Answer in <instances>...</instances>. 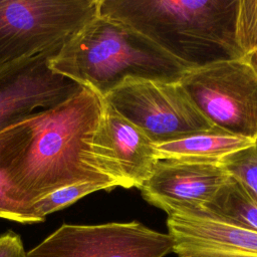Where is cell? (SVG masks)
Returning <instances> with one entry per match:
<instances>
[{
    "mask_svg": "<svg viewBox=\"0 0 257 257\" xmlns=\"http://www.w3.org/2000/svg\"><path fill=\"white\" fill-rule=\"evenodd\" d=\"M0 218L21 223V224H36L41 223L31 213L24 210L18 204H16L10 196V193L3 181L0 174Z\"/></svg>",
    "mask_w": 257,
    "mask_h": 257,
    "instance_id": "cell-17",
    "label": "cell"
},
{
    "mask_svg": "<svg viewBox=\"0 0 257 257\" xmlns=\"http://www.w3.org/2000/svg\"><path fill=\"white\" fill-rule=\"evenodd\" d=\"M255 144L254 140L218 126L198 131L155 144L158 160L216 164Z\"/></svg>",
    "mask_w": 257,
    "mask_h": 257,
    "instance_id": "cell-12",
    "label": "cell"
},
{
    "mask_svg": "<svg viewBox=\"0 0 257 257\" xmlns=\"http://www.w3.org/2000/svg\"><path fill=\"white\" fill-rule=\"evenodd\" d=\"M112 189H114L112 185L104 183H83L68 186L59 189L39 200L33 205V209L35 214L42 221H45L48 215L69 207L89 194L101 190L110 191Z\"/></svg>",
    "mask_w": 257,
    "mask_h": 257,
    "instance_id": "cell-14",
    "label": "cell"
},
{
    "mask_svg": "<svg viewBox=\"0 0 257 257\" xmlns=\"http://www.w3.org/2000/svg\"><path fill=\"white\" fill-rule=\"evenodd\" d=\"M42 53L0 66V132L35 112L53 107L82 86L54 72Z\"/></svg>",
    "mask_w": 257,
    "mask_h": 257,
    "instance_id": "cell-9",
    "label": "cell"
},
{
    "mask_svg": "<svg viewBox=\"0 0 257 257\" xmlns=\"http://www.w3.org/2000/svg\"><path fill=\"white\" fill-rule=\"evenodd\" d=\"M98 14V0H0V66L56 54Z\"/></svg>",
    "mask_w": 257,
    "mask_h": 257,
    "instance_id": "cell-4",
    "label": "cell"
},
{
    "mask_svg": "<svg viewBox=\"0 0 257 257\" xmlns=\"http://www.w3.org/2000/svg\"><path fill=\"white\" fill-rule=\"evenodd\" d=\"M230 176L222 163L158 160L140 190L148 203L168 215L181 211H199L213 200Z\"/></svg>",
    "mask_w": 257,
    "mask_h": 257,
    "instance_id": "cell-10",
    "label": "cell"
},
{
    "mask_svg": "<svg viewBox=\"0 0 257 257\" xmlns=\"http://www.w3.org/2000/svg\"><path fill=\"white\" fill-rule=\"evenodd\" d=\"M26 253L19 234L12 230L0 234V257H26Z\"/></svg>",
    "mask_w": 257,
    "mask_h": 257,
    "instance_id": "cell-18",
    "label": "cell"
},
{
    "mask_svg": "<svg viewBox=\"0 0 257 257\" xmlns=\"http://www.w3.org/2000/svg\"><path fill=\"white\" fill-rule=\"evenodd\" d=\"M222 164L231 176L257 197V144L228 156Z\"/></svg>",
    "mask_w": 257,
    "mask_h": 257,
    "instance_id": "cell-16",
    "label": "cell"
},
{
    "mask_svg": "<svg viewBox=\"0 0 257 257\" xmlns=\"http://www.w3.org/2000/svg\"><path fill=\"white\" fill-rule=\"evenodd\" d=\"M103 98L155 144L214 126L180 81L127 78Z\"/></svg>",
    "mask_w": 257,
    "mask_h": 257,
    "instance_id": "cell-6",
    "label": "cell"
},
{
    "mask_svg": "<svg viewBox=\"0 0 257 257\" xmlns=\"http://www.w3.org/2000/svg\"><path fill=\"white\" fill-rule=\"evenodd\" d=\"M91 151L101 173L125 189H141L158 162L155 143L104 98Z\"/></svg>",
    "mask_w": 257,
    "mask_h": 257,
    "instance_id": "cell-8",
    "label": "cell"
},
{
    "mask_svg": "<svg viewBox=\"0 0 257 257\" xmlns=\"http://www.w3.org/2000/svg\"><path fill=\"white\" fill-rule=\"evenodd\" d=\"M167 226L178 256L210 253L257 257L256 231L186 211L169 214Z\"/></svg>",
    "mask_w": 257,
    "mask_h": 257,
    "instance_id": "cell-11",
    "label": "cell"
},
{
    "mask_svg": "<svg viewBox=\"0 0 257 257\" xmlns=\"http://www.w3.org/2000/svg\"><path fill=\"white\" fill-rule=\"evenodd\" d=\"M180 83L215 126L257 139V72L246 57L187 70Z\"/></svg>",
    "mask_w": 257,
    "mask_h": 257,
    "instance_id": "cell-5",
    "label": "cell"
},
{
    "mask_svg": "<svg viewBox=\"0 0 257 257\" xmlns=\"http://www.w3.org/2000/svg\"><path fill=\"white\" fill-rule=\"evenodd\" d=\"M235 41L245 57L257 51V0H238Z\"/></svg>",
    "mask_w": 257,
    "mask_h": 257,
    "instance_id": "cell-15",
    "label": "cell"
},
{
    "mask_svg": "<svg viewBox=\"0 0 257 257\" xmlns=\"http://www.w3.org/2000/svg\"><path fill=\"white\" fill-rule=\"evenodd\" d=\"M255 144H257V139H256V141H255Z\"/></svg>",
    "mask_w": 257,
    "mask_h": 257,
    "instance_id": "cell-21",
    "label": "cell"
},
{
    "mask_svg": "<svg viewBox=\"0 0 257 257\" xmlns=\"http://www.w3.org/2000/svg\"><path fill=\"white\" fill-rule=\"evenodd\" d=\"M186 212H198L257 232V197L233 176H230L213 200L202 210Z\"/></svg>",
    "mask_w": 257,
    "mask_h": 257,
    "instance_id": "cell-13",
    "label": "cell"
},
{
    "mask_svg": "<svg viewBox=\"0 0 257 257\" xmlns=\"http://www.w3.org/2000/svg\"><path fill=\"white\" fill-rule=\"evenodd\" d=\"M246 59L248 60V62L252 65V67L257 72V51L252 53V54H250V55H248V56H246Z\"/></svg>",
    "mask_w": 257,
    "mask_h": 257,
    "instance_id": "cell-20",
    "label": "cell"
},
{
    "mask_svg": "<svg viewBox=\"0 0 257 257\" xmlns=\"http://www.w3.org/2000/svg\"><path fill=\"white\" fill-rule=\"evenodd\" d=\"M49 67L102 97L127 78L180 81L189 70L133 28L99 14L50 58Z\"/></svg>",
    "mask_w": 257,
    "mask_h": 257,
    "instance_id": "cell-3",
    "label": "cell"
},
{
    "mask_svg": "<svg viewBox=\"0 0 257 257\" xmlns=\"http://www.w3.org/2000/svg\"><path fill=\"white\" fill-rule=\"evenodd\" d=\"M237 6L238 0H98V14L193 69L245 57L235 41Z\"/></svg>",
    "mask_w": 257,
    "mask_h": 257,
    "instance_id": "cell-2",
    "label": "cell"
},
{
    "mask_svg": "<svg viewBox=\"0 0 257 257\" xmlns=\"http://www.w3.org/2000/svg\"><path fill=\"white\" fill-rule=\"evenodd\" d=\"M102 104V96L82 86L0 132V174L11 199L41 223L33 205L59 189L83 183L116 187L91 151Z\"/></svg>",
    "mask_w": 257,
    "mask_h": 257,
    "instance_id": "cell-1",
    "label": "cell"
},
{
    "mask_svg": "<svg viewBox=\"0 0 257 257\" xmlns=\"http://www.w3.org/2000/svg\"><path fill=\"white\" fill-rule=\"evenodd\" d=\"M178 257H248V256H237V255H226V254L202 253V254H184V255H179Z\"/></svg>",
    "mask_w": 257,
    "mask_h": 257,
    "instance_id": "cell-19",
    "label": "cell"
},
{
    "mask_svg": "<svg viewBox=\"0 0 257 257\" xmlns=\"http://www.w3.org/2000/svg\"><path fill=\"white\" fill-rule=\"evenodd\" d=\"M173 251L169 234L132 221L62 224L28 250L26 257H165Z\"/></svg>",
    "mask_w": 257,
    "mask_h": 257,
    "instance_id": "cell-7",
    "label": "cell"
}]
</instances>
